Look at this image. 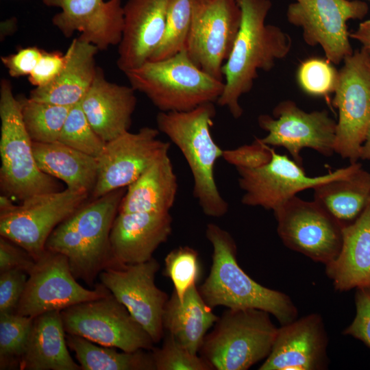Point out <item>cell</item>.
<instances>
[{
    "label": "cell",
    "mask_w": 370,
    "mask_h": 370,
    "mask_svg": "<svg viewBox=\"0 0 370 370\" xmlns=\"http://www.w3.org/2000/svg\"><path fill=\"white\" fill-rule=\"evenodd\" d=\"M242 12L240 29L231 53L222 67L224 88L217 103L234 119L243 114L241 96L251 91L258 71H271L290 53L291 36L280 27L266 23L271 0H236Z\"/></svg>",
    "instance_id": "6da1fadb"
},
{
    "label": "cell",
    "mask_w": 370,
    "mask_h": 370,
    "mask_svg": "<svg viewBox=\"0 0 370 370\" xmlns=\"http://www.w3.org/2000/svg\"><path fill=\"white\" fill-rule=\"evenodd\" d=\"M127 188L89 199L51 232L45 249L63 254L77 280L93 285L100 273L119 266L111 249L113 222Z\"/></svg>",
    "instance_id": "7a4b0ae2"
},
{
    "label": "cell",
    "mask_w": 370,
    "mask_h": 370,
    "mask_svg": "<svg viewBox=\"0 0 370 370\" xmlns=\"http://www.w3.org/2000/svg\"><path fill=\"white\" fill-rule=\"evenodd\" d=\"M206 236L213 248L212 266L198 289L209 306L262 310L282 325L294 321L297 310L289 297L258 284L239 266L236 245L227 231L210 223L206 226Z\"/></svg>",
    "instance_id": "3957f363"
},
{
    "label": "cell",
    "mask_w": 370,
    "mask_h": 370,
    "mask_svg": "<svg viewBox=\"0 0 370 370\" xmlns=\"http://www.w3.org/2000/svg\"><path fill=\"white\" fill-rule=\"evenodd\" d=\"M215 114L214 103H208L186 112H160L156 124L184 156L193 178V196L203 212L221 217L227 212L229 204L221 195L214 175L215 163L223 152L210 131Z\"/></svg>",
    "instance_id": "277c9868"
},
{
    "label": "cell",
    "mask_w": 370,
    "mask_h": 370,
    "mask_svg": "<svg viewBox=\"0 0 370 370\" xmlns=\"http://www.w3.org/2000/svg\"><path fill=\"white\" fill-rule=\"evenodd\" d=\"M124 74L160 112H186L217 103L224 88V82L198 67L186 49L166 59L147 60Z\"/></svg>",
    "instance_id": "5b68a950"
},
{
    "label": "cell",
    "mask_w": 370,
    "mask_h": 370,
    "mask_svg": "<svg viewBox=\"0 0 370 370\" xmlns=\"http://www.w3.org/2000/svg\"><path fill=\"white\" fill-rule=\"evenodd\" d=\"M0 188L3 195L21 201L34 195L62 190L56 178L37 165L33 141L25 127L19 99L11 83L0 84Z\"/></svg>",
    "instance_id": "8992f818"
},
{
    "label": "cell",
    "mask_w": 370,
    "mask_h": 370,
    "mask_svg": "<svg viewBox=\"0 0 370 370\" xmlns=\"http://www.w3.org/2000/svg\"><path fill=\"white\" fill-rule=\"evenodd\" d=\"M278 328L260 309H230L218 318L199 349L217 370H246L270 354Z\"/></svg>",
    "instance_id": "52a82bcc"
},
{
    "label": "cell",
    "mask_w": 370,
    "mask_h": 370,
    "mask_svg": "<svg viewBox=\"0 0 370 370\" xmlns=\"http://www.w3.org/2000/svg\"><path fill=\"white\" fill-rule=\"evenodd\" d=\"M90 194L66 188L12 203L0 211V235L26 249L36 260L45 251L53 230L89 199Z\"/></svg>",
    "instance_id": "ba28073f"
},
{
    "label": "cell",
    "mask_w": 370,
    "mask_h": 370,
    "mask_svg": "<svg viewBox=\"0 0 370 370\" xmlns=\"http://www.w3.org/2000/svg\"><path fill=\"white\" fill-rule=\"evenodd\" d=\"M60 312L66 334L125 352L154 348L155 343L147 332L111 292Z\"/></svg>",
    "instance_id": "9c48e42d"
},
{
    "label": "cell",
    "mask_w": 370,
    "mask_h": 370,
    "mask_svg": "<svg viewBox=\"0 0 370 370\" xmlns=\"http://www.w3.org/2000/svg\"><path fill=\"white\" fill-rule=\"evenodd\" d=\"M343 62L332 101L338 112L334 149L355 163L370 126V56L362 47Z\"/></svg>",
    "instance_id": "30bf717a"
},
{
    "label": "cell",
    "mask_w": 370,
    "mask_h": 370,
    "mask_svg": "<svg viewBox=\"0 0 370 370\" xmlns=\"http://www.w3.org/2000/svg\"><path fill=\"white\" fill-rule=\"evenodd\" d=\"M368 11L367 3L360 0H295L286 18L301 28L308 45L320 46L326 59L338 64L354 52L347 22L362 19Z\"/></svg>",
    "instance_id": "8fae6325"
},
{
    "label": "cell",
    "mask_w": 370,
    "mask_h": 370,
    "mask_svg": "<svg viewBox=\"0 0 370 370\" xmlns=\"http://www.w3.org/2000/svg\"><path fill=\"white\" fill-rule=\"evenodd\" d=\"M359 163L336 169L316 177L307 175L303 168L286 155L272 148V158L256 169L236 168L239 187L244 191L241 202L250 206H260L273 212L299 192L347 177L360 168Z\"/></svg>",
    "instance_id": "7c38bea8"
},
{
    "label": "cell",
    "mask_w": 370,
    "mask_h": 370,
    "mask_svg": "<svg viewBox=\"0 0 370 370\" xmlns=\"http://www.w3.org/2000/svg\"><path fill=\"white\" fill-rule=\"evenodd\" d=\"M241 19L236 0H193L186 45L190 60L208 74L223 80L222 67L231 53Z\"/></svg>",
    "instance_id": "4fadbf2b"
},
{
    "label": "cell",
    "mask_w": 370,
    "mask_h": 370,
    "mask_svg": "<svg viewBox=\"0 0 370 370\" xmlns=\"http://www.w3.org/2000/svg\"><path fill=\"white\" fill-rule=\"evenodd\" d=\"M110 292L101 283L92 290L84 288L73 275L65 256L45 249L28 274L15 313L34 318L99 298Z\"/></svg>",
    "instance_id": "5bb4252c"
},
{
    "label": "cell",
    "mask_w": 370,
    "mask_h": 370,
    "mask_svg": "<svg viewBox=\"0 0 370 370\" xmlns=\"http://www.w3.org/2000/svg\"><path fill=\"white\" fill-rule=\"evenodd\" d=\"M274 214L278 235L288 247L325 264L338 256L343 226L315 201L295 195Z\"/></svg>",
    "instance_id": "9a60e30c"
},
{
    "label": "cell",
    "mask_w": 370,
    "mask_h": 370,
    "mask_svg": "<svg viewBox=\"0 0 370 370\" xmlns=\"http://www.w3.org/2000/svg\"><path fill=\"white\" fill-rule=\"evenodd\" d=\"M258 123L267 132L261 141L270 147L285 148L301 166L300 152L304 148L312 149L327 157L334 153L336 122L326 110L307 112L288 99L277 104L273 116L260 115Z\"/></svg>",
    "instance_id": "2e32d148"
},
{
    "label": "cell",
    "mask_w": 370,
    "mask_h": 370,
    "mask_svg": "<svg viewBox=\"0 0 370 370\" xmlns=\"http://www.w3.org/2000/svg\"><path fill=\"white\" fill-rule=\"evenodd\" d=\"M158 128L143 127L130 131L106 143L97 158V183L90 199L127 188L162 156L169 152L171 143L158 138Z\"/></svg>",
    "instance_id": "e0dca14e"
},
{
    "label": "cell",
    "mask_w": 370,
    "mask_h": 370,
    "mask_svg": "<svg viewBox=\"0 0 370 370\" xmlns=\"http://www.w3.org/2000/svg\"><path fill=\"white\" fill-rule=\"evenodd\" d=\"M159 269V262L152 258L140 263L110 267L99 275L101 283L126 307L154 343L164 336L162 314L169 298L155 284Z\"/></svg>",
    "instance_id": "ac0fdd59"
},
{
    "label": "cell",
    "mask_w": 370,
    "mask_h": 370,
    "mask_svg": "<svg viewBox=\"0 0 370 370\" xmlns=\"http://www.w3.org/2000/svg\"><path fill=\"white\" fill-rule=\"evenodd\" d=\"M61 11L52 18L53 25L66 38L75 32L80 38L106 50L119 45L124 27L121 0H42Z\"/></svg>",
    "instance_id": "d6986e66"
},
{
    "label": "cell",
    "mask_w": 370,
    "mask_h": 370,
    "mask_svg": "<svg viewBox=\"0 0 370 370\" xmlns=\"http://www.w3.org/2000/svg\"><path fill=\"white\" fill-rule=\"evenodd\" d=\"M171 0H127L116 65L125 73L149 60L164 34Z\"/></svg>",
    "instance_id": "ffe728a7"
},
{
    "label": "cell",
    "mask_w": 370,
    "mask_h": 370,
    "mask_svg": "<svg viewBox=\"0 0 370 370\" xmlns=\"http://www.w3.org/2000/svg\"><path fill=\"white\" fill-rule=\"evenodd\" d=\"M326 336L321 318L311 314L278 328L260 370H313L325 363Z\"/></svg>",
    "instance_id": "44dd1931"
},
{
    "label": "cell",
    "mask_w": 370,
    "mask_h": 370,
    "mask_svg": "<svg viewBox=\"0 0 370 370\" xmlns=\"http://www.w3.org/2000/svg\"><path fill=\"white\" fill-rule=\"evenodd\" d=\"M173 218L168 212H118L110 241L113 256L119 264L146 262L165 243L172 232Z\"/></svg>",
    "instance_id": "7402d4cb"
},
{
    "label": "cell",
    "mask_w": 370,
    "mask_h": 370,
    "mask_svg": "<svg viewBox=\"0 0 370 370\" xmlns=\"http://www.w3.org/2000/svg\"><path fill=\"white\" fill-rule=\"evenodd\" d=\"M131 86L108 81L97 67L91 86L81 101L93 130L108 143L130 131L137 99Z\"/></svg>",
    "instance_id": "603a6c76"
},
{
    "label": "cell",
    "mask_w": 370,
    "mask_h": 370,
    "mask_svg": "<svg viewBox=\"0 0 370 370\" xmlns=\"http://www.w3.org/2000/svg\"><path fill=\"white\" fill-rule=\"evenodd\" d=\"M98 51L96 46L79 36L74 38L65 53L66 63L58 77L45 86L35 87L29 98L66 106L80 102L95 79Z\"/></svg>",
    "instance_id": "cb8c5ba5"
},
{
    "label": "cell",
    "mask_w": 370,
    "mask_h": 370,
    "mask_svg": "<svg viewBox=\"0 0 370 370\" xmlns=\"http://www.w3.org/2000/svg\"><path fill=\"white\" fill-rule=\"evenodd\" d=\"M342 232L340 251L326 264V273L338 291L370 288V203Z\"/></svg>",
    "instance_id": "d4e9b609"
},
{
    "label": "cell",
    "mask_w": 370,
    "mask_h": 370,
    "mask_svg": "<svg viewBox=\"0 0 370 370\" xmlns=\"http://www.w3.org/2000/svg\"><path fill=\"white\" fill-rule=\"evenodd\" d=\"M61 311L53 310L33 319L21 370H82L71 356Z\"/></svg>",
    "instance_id": "484cf974"
},
{
    "label": "cell",
    "mask_w": 370,
    "mask_h": 370,
    "mask_svg": "<svg viewBox=\"0 0 370 370\" xmlns=\"http://www.w3.org/2000/svg\"><path fill=\"white\" fill-rule=\"evenodd\" d=\"M196 285L187 290L182 300L173 291L164 309L162 324L167 333L197 354L206 332L219 317L204 301Z\"/></svg>",
    "instance_id": "4316f807"
},
{
    "label": "cell",
    "mask_w": 370,
    "mask_h": 370,
    "mask_svg": "<svg viewBox=\"0 0 370 370\" xmlns=\"http://www.w3.org/2000/svg\"><path fill=\"white\" fill-rule=\"evenodd\" d=\"M177 176L169 153L127 187L118 212H168L175 201Z\"/></svg>",
    "instance_id": "83f0119b"
},
{
    "label": "cell",
    "mask_w": 370,
    "mask_h": 370,
    "mask_svg": "<svg viewBox=\"0 0 370 370\" xmlns=\"http://www.w3.org/2000/svg\"><path fill=\"white\" fill-rule=\"evenodd\" d=\"M34 155L39 169L65 183L66 188L91 195L97 183V158L59 141L33 142Z\"/></svg>",
    "instance_id": "f1b7e54d"
},
{
    "label": "cell",
    "mask_w": 370,
    "mask_h": 370,
    "mask_svg": "<svg viewBox=\"0 0 370 370\" xmlns=\"http://www.w3.org/2000/svg\"><path fill=\"white\" fill-rule=\"evenodd\" d=\"M314 189V201L343 226L354 222L370 203V173L362 166L350 175Z\"/></svg>",
    "instance_id": "f546056e"
},
{
    "label": "cell",
    "mask_w": 370,
    "mask_h": 370,
    "mask_svg": "<svg viewBox=\"0 0 370 370\" xmlns=\"http://www.w3.org/2000/svg\"><path fill=\"white\" fill-rule=\"evenodd\" d=\"M66 339L82 370H155L151 350L119 352L66 333Z\"/></svg>",
    "instance_id": "4dcf8cb0"
},
{
    "label": "cell",
    "mask_w": 370,
    "mask_h": 370,
    "mask_svg": "<svg viewBox=\"0 0 370 370\" xmlns=\"http://www.w3.org/2000/svg\"><path fill=\"white\" fill-rule=\"evenodd\" d=\"M21 114L26 130L33 142L58 141L73 106L56 105L21 97Z\"/></svg>",
    "instance_id": "1f68e13d"
},
{
    "label": "cell",
    "mask_w": 370,
    "mask_h": 370,
    "mask_svg": "<svg viewBox=\"0 0 370 370\" xmlns=\"http://www.w3.org/2000/svg\"><path fill=\"white\" fill-rule=\"evenodd\" d=\"M193 0H171L162 39L149 60L169 58L186 49Z\"/></svg>",
    "instance_id": "d6a6232c"
},
{
    "label": "cell",
    "mask_w": 370,
    "mask_h": 370,
    "mask_svg": "<svg viewBox=\"0 0 370 370\" xmlns=\"http://www.w3.org/2000/svg\"><path fill=\"white\" fill-rule=\"evenodd\" d=\"M33 319L16 313H0V369H19Z\"/></svg>",
    "instance_id": "836d02e7"
},
{
    "label": "cell",
    "mask_w": 370,
    "mask_h": 370,
    "mask_svg": "<svg viewBox=\"0 0 370 370\" xmlns=\"http://www.w3.org/2000/svg\"><path fill=\"white\" fill-rule=\"evenodd\" d=\"M58 141L95 158L106 143L90 125L81 101L71 108Z\"/></svg>",
    "instance_id": "e575fe53"
},
{
    "label": "cell",
    "mask_w": 370,
    "mask_h": 370,
    "mask_svg": "<svg viewBox=\"0 0 370 370\" xmlns=\"http://www.w3.org/2000/svg\"><path fill=\"white\" fill-rule=\"evenodd\" d=\"M164 266V274L172 281L174 291L182 300L187 290L199 280L198 252L188 246L177 247L166 256Z\"/></svg>",
    "instance_id": "d590c367"
},
{
    "label": "cell",
    "mask_w": 370,
    "mask_h": 370,
    "mask_svg": "<svg viewBox=\"0 0 370 370\" xmlns=\"http://www.w3.org/2000/svg\"><path fill=\"white\" fill-rule=\"evenodd\" d=\"M329 60L310 58L302 62L297 71V81L301 89L314 97H327L334 92L338 71Z\"/></svg>",
    "instance_id": "8d00e7d4"
},
{
    "label": "cell",
    "mask_w": 370,
    "mask_h": 370,
    "mask_svg": "<svg viewBox=\"0 0 370 370\" xmlns=\"http://www.w3.org/2000/svg\"><path fill=\"white\" fill-rule=\"evenodd\" d=\"M155 370H213L202 356L190 352L167 333L160 348L151 350Z\"/></svg>",
    "instance_id": "74e56055"
},
{
    "label": "cell",
    "mask_w": 370,
    "mask_h": 370,
    "mask_svg": "<svg viewBox=\"0 0 370 370\" xmlns=\"http://www.w3.org/2000/svg\"><path fill=\"white\" fill-rule=\"evenodd\" d=\"M222 158L236 168L256 169L267 164L272 158V147L255 138L250 145L223 150Z\"/></svg>",
    "instance_id": "f35d334b"
},
{
    "label": "cell",
    "mask_w": 370,
    "mask_h": 370,
    "mask_svg": "<svg viewBox=\"0 0 370 370\" xmlns=\"http://www.w3.org/2000/svg\"><path fill=\"white\" fill-rule=\"evenodd\" d=\"M28 274L13 269L0 273V313H15L23 293Z\"/></svg>",
    "instance_id": "ab89813d"
},
{
    "label": "cell",
    "mask_w": 370,
    "mask_h": 370,
    "mask_svg": "<svg viewBox=\"0 0 370 370\" xmlns=\"http://www.w3.org/2000/svg\"><path fill=\"white\" fill-rule=\"evenodd\" d=\"M356 316L344 334L360 340L370 347V288H357Z\"/></svg>",
    "instance_id": "60d3db41"
},
{
    "label": "cell",
    "mask_w": 370,
    "mask_h": 370,
    "mask_svg": "<svg viewBox=\"0 0 370 370\" xmlns=\"http://www.w3.org/2000/svg\"><path fill=\"white\" fill-rule=\"evenodd\" d=\"M36 264V260L24 248L0 236V273L18 269L29 274Z\"/></svg>",
    "instance_id": "b9f144b4"
},
{
    "label": "cell",
    "mask_w": 370,
    "mask_h": 370,
    "mask_svg": "<svg viewBox=\"0 0 370 370\" xmlns=\"http://www.w3.org/2000/svg\"><path fill=\"white\" fill-rule=\"evenodd\" d=\"M66 60V53L60 51H45L28 76V80L35 87H43L52 82L60 74Z\"/></svg>",
    "instance_id": "7bdbcfd3"
},
{
    "label": "cell",
    "mask_w": 370,
    "mask_h": 370,
    "mask_svg": "<svg viewBox=\"0 0 370 370\" xmlns=\"http://www.w3.org/2000/svg\"><path fill=\"white\" fill-rule=\"evenodd\" d=\"M43 50L37 47L21 48L16 53L6 56H1L3 64L7 69L12 77L29 75L38 62Z\"/></svg>",
    "instance_id": "ee69618b"
},
{
    "label": "cell",
    "mask_w": 370,
    "mask_h": 370,
    "mask_svg": "<svg viewBox=\"0 0 370 370\" xmlns=\"http://www.w3.org/2000/svg\"><path fill=\"white\" fill-rule=\"evenodd\" d=\"M350 38L360 42L362 48L370 51V19L360 23L358 27L350 33Z\"/></svg>",
    "instance_id": "f6af8a7d"
},
{
    "label": "cell",
    "mask_w": 370,
    "mask_h": 370,
    "mask_svg": "<svg viewBox=\"0 0 370 370\" xmlns=\"http://www.w3.org/2000/svg\"><path fill=\"white\" fill-rule=\"evenodd\" d=\"M360 158L370 160V126L360 149Z\"/></svg>",
    "instance_id": "bcb514c9"
},
{
    "label": "cell",
    "mask_w": 370,
    "mask_h": 370,
    "mask_svg": "<svg viewBox=\"0 0 370 370\" xmlns=\"http://www.w3.org/2000/svg\"><path fill=\"white\" fill-rule=\"evenodd\" d=\"M369 51V56H370V51Z\"/></svg>",
    "instance_id": "7dc6e473"
},
{
    "label": "cell",
    "mask_w": 370,
    "mask_h": 370,
    "mask_svg": "<svg viewBox=\"0 0 370 370\" xmlns=\"http://www.w3.org/2000/svg\"><path fill=\"white\" fill-rule=\"evenodd\" d=\"M370 1V0H369Z\"/></svg>",
    "instance_id": "c3c4849f"
}]
</instances>
